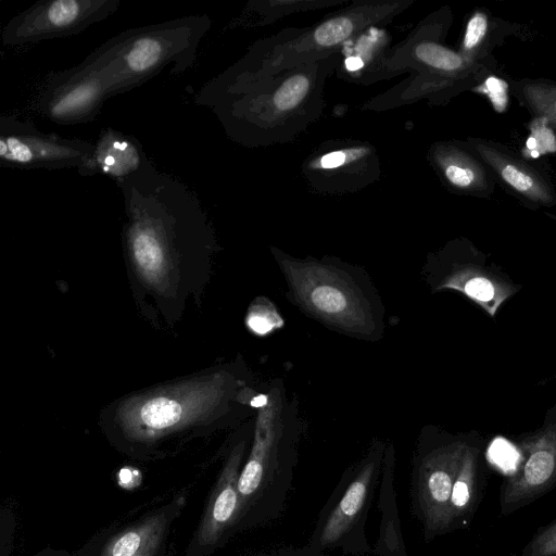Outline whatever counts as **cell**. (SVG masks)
I'll use <instances>...</instances> for the list:
<instances>
[{
    "mask_svg": "<svg viewBox=\"0 0 556 556\" xmlns=\"http://www.w3.org/2000/svg\"><path fill=\"white\" fill-rule=\"evenodd\" d=\"M185 505L186 496L179 495L121 528L106 530L81 556H166L172 527Z\"/></svg>",
    "mask_w": 556,
    "mask_h": 556,
    "instance_id": "obj_15",
    "label": "cell"
},
{
    "mask_svg": "<svg viewBox=\"0 0 556 556\" xmlns=\"http://www.w3.org/2000/svg\"><path fill=\"white\" fill-rule=\"evenodd\" d=\"M301 175L308 188L325 195L358 192L381 176L378 149L359 139H329L306 155Z\"/></svg>",
    "mask_w": 556,
    "mask_h": 556,
    "instance_id": "obj_10",
    "label": "cell"
},
{
    "mask_svg": "<svg viewBox=\"0 0 556 556\" xmlns=\"http://www.w3.org/2000/svg\"><path fill=\"white\" fill-rule=\"evenodd\" d=\"M509 89L520 105L546 121L556 134V81L547 78L511 79Z\"/></svg>",
    "mask_w": 556,
    "mask_h": 556,
    "instance_id": "obj_25",
    "label": "cell"
},
{
    "mask_svg": "<svg viewBox=\"0 0 556 556\" xmlns=\"http://www.w3.org/2000/svg\"><path fill=\"white\" fill-rule=\"evenodd\" d=\"M515 28L517 26L493 16L485 9H475L466 20L457 51L472 62L491 61L494 48L513 35Z\"/></svg>",
    "mask_w": 556,
    "mask_h": 556,
    "instance_id": "obj_23",
    "label": "cell"
},
{
    "mask_svg": "<svg viewBox=\"0 0 556 556\" xmlns=\"http://www.w3.org/2000/svg\"><path fill=\"white\" fill-rule=\"evenodd\" d=\"M93 144L91 156L78 168L83 176L104 175L119 185L151 162L137 138L111 127L103 128Z\"/></svg>",
    "mask_w": 556,
    "mask_h": 556,
    "instance_id": "obj_20",
    "label": "cell"
},
{
    "mask_svg": "<svg viewBox=\"0 0 556 556\" xmlns=\"http://www.w3.org/2000/svg\"><path fill=\"white\" fill-rule=\"evenodd\" d=\"M34 556H70L65 552L52 549V548H46L45 551H41L40 553L34 555Z\"/></svg>",
    "mask_w": 556,
    "mask_h": 556,
    "instance_id": "obj_31",
    "label": "cell"
},
{
    "mask_svg": "<svg viewBox=\"0 0 556 556\" xmlns=\"http://www.w3.org/2000/svg\"><path fill=\"white\" fill-rule=\"evenodd\" d=\"M253 433L239 478L240 513L236 533L277 521L290 497L304 431L295 397L283 380H271L253 402Z\"/></svg>",
    "mask_w": 556,
    "mask_h": 556,
    "instance_id": "obj_4",
    "label": "cell"
},
{
    "mask_svg": "<svg viewBox=\"0 0 556 556\" xmlns=\"http://www.w3.org/2000/svg\"><path fill=\"white\" fill-rule=\"evenodd\" d=\"M253 426L254 421L245 424L231 442L185 556H210L236 533L240 513L239 478Z\"/></svg>",
    "mask_w": 556,
    "mask_h": 556,
    "instance_id": "obj_11",
    "label": "cell"
},
{
    "mask_svg": "<svg viewBox=\"0 0 556 556\" xmlns=\"http://www.w3.org/2000/svg\"><path fill=\"white\" fill-rule=\"evenodd\" d=\"M117 187L126 214L125 255L140 283L169 295L184 281V269L208 268L217 242L192 190L160 172L152 161Z\"/></svg>",
    "mask_w": 556,
    "mask_h": 556,
    "instance_id": "obj_1",
    "label": "cell"
},
{
    "mask_svg": "<svg viewBox=\"0 0 556 556\" xmlns=\"http://www.w3.org/2000/svg\"><path fill=\"white\" fill-rule=\"evenodd\" d=\"M467 142L491 168L506 190L531 207H552L556 190L547 174L496 141L468 137Z\"/></svg>",
    "mask_w": 556,
    "mask_h": 556,
    "instance_id": "obj_16",
    "label": "cell"
},
{
    "mask_svg": "<svg viewBox=\"0 0 556 556\" xmlns=\"http://www.w3.org/2000/svg\"><path fill=\"white\" fill-rule=\"evenodd\" d=\"M346 3V0H250L242 10L238 24L247 27H263L296 13Z\"/></svg>",
    "mask_w": 556,
    "mask_h": 556,
    "instance_id": "obj_24",
    "label": "cell"
},
{
    "mask_svg": "<svg viewBox=\"0 0 556 556\" xmlns=\"http://www.w3.org/2000/svg\"><path fill=\"white\" fill-rule=\"evenodd\" d=\"M248 556H331L326 553H320L308 548L307 546L300 548H276L266 552H260Z\"/></svg>",
    "mask_w": 556,
    "mask_h": 556,
    "instance_id": "obj_29",
    "label": "cell"
},
{
    "mask_svg": "<svg viewBox=\"0 0 556 556\" xmlns=\"http://www.w3.org/2000/svg\"><path fill=\"white\" fill-rule=\"evenodd\" d=\"M469 488L468 484L458 479L453 484L452 495H451V504L455 507H464L469 501Z\"/></svg>",
    "mask_w": 556,
    "mask_h": 556,
    "instance_id": "obj_30",
    "label": "cell"
},
{
    "mask_svg": "<svg viewBox=\"0 0 556 556\" xmlns=\"http://www.w3.org/2000/svg\"><path fill=\"white\" fill-rule=\"evenodd\" d=\"M269 252L286 283L285 295L304 315L337 333L376 343L387 331V311L369 274L337 256L296 257Z\"/></svg>",
    "mask_w": 556,
    "mask_h": 556,
    "instance_id": "obj_5",
    "label": "cell"
},
{
    "mask_svg": "<svg viewBox=\"0 0 556 556\" xmlns=\"http://www.w3.org/2000/svg\"><path fill=\"white\" fill-rule=\"evenodd\" d=\"M252 381L243 361H236L204 377L134 396L115 410L109 437L129 456L156 458L174 441L245 416L260 393Z\"/></svg>",
    "mask_w": 556,
    "mask_h": 556,
    "instance_id": "obj_2",
    "label": "cell"
},
{
    "mask_svg": "<svg viewBox=\"0 0 556 556\" xmlns=\"http://www.w3.org/2000/svg\"><path fill=\"white\" fill-rule=\"evenodd\" d=\"M424 275L433 292L452 290L463 293L491 317L496 315L501 304L515 292L511 285L473 264L453 263L445 273L424 270Z\"/></svg>",
    "mask_w": 556,
    "mask_h": 556,
    "instance_id": "obj_21",
    "label": "cell"
},
{
    "mask_svg": "<svg viewBox=\"0 0 556 556\" xmlns=\"http://www.w3.org/2000/svg\"><path fill=\"white\" fill-rule=\"evenodd\" d=\"M426 159L441 184L459 195L486 198L496 179L467 140H438L428 148Z\"/></svg>",
    "mask_w": 556,
    "mask_h": 556,
    "instance_id": "obj_18",
    "label": "cell"
},
{
    "mask_svg": "<svg viewBox=\"0 0 556 556\" xmlns=\"http://www.w3.org/2000/svg\"><path fill=\"white\" fill-rule=\"evenodd\" d=\"M212 26L206 14L128 28L111 37L80 63L102 84L108 98L141 86L170 67L175 76L192 68Z\"/></svg>",
    "mask_w": 556,
    "mask_h": 556,
    "instance_id": "obj_8",
    "label": "cell"
},
{
    "mask_svg": "<svg viewBox=\"0 0 556 556\" xmlns=\"http://www.w3.org/2000/svg\"><path fill=\"white\" fill-rule=\"evenodd\" d=\"M108 99L100 80L79 63L48 74L37 92L35 106L55 124L75 125L92 122Z\"/></svg>",
    "mask_w": 556,
    "mask_h": 556,
    "instance_id": "obj_14",
    "label": "cell"
},
{
    "mask_svg": "<svg viewBox=\"0 0 556 556\" xmlns=\"http://www.w3.org/2000/svg\"><path fill=\"white\" fill-rule=\"evenodd\" d=\"M387 445V441L372 440L366 453L344 470L319 511L306 544L308 548L371 555L365 525L378 492Z\"/></svg>",
    "mask_w": 556,
    "mask_h": 556,
    "instance_id": "obj_9",
    "label": "cell"
},
{
    "mask_svg": "<svg viewBox=\"0 0 556 556\" xmlns=\"http://www.w3.org/2000/svg\"><path fill=\"white\" fill-rule=\"evenodd\" d=\"M391 43L386 28H367L342 47L336 76L346 83L369 86L402 75L393 65Z\"/></svg>",
    "mask_w": 556,
    "mask_h": 556,
    "instance_id": "obj_19",
    "label": "cell"
},
{
    "mask_svg": "<svg viewBox=\"0 0 556 556\" xmlns=\"http://www.w3.org/2000/svg\"><path fill=\"white\" fill-rule=\"evenodd\" d=\"M341 56L339 50L255 80L223 81L214 76L194 93L193 102L208 109L227 137L239 146L255 149L287 143L323 115L325 86Z\"/></svg>",
    "mask_w": 556,
    "mask_h": 556,
    "instance_id": "obj_3",
    "label": "cell"
},
{
    "mask_svg": "<svg viewBox=\"0 0 556 556\" xmlns=\"http://www.w3.org/2000/svg\"><path fill=\"white\" fill-rule=\"evenodd\" d=\"M452 22V10L442 7L393 46V65L401 74L409 73L408 77L369 99L361 109L382 112L422 99L431 105H444L462 92L473 91L494 74L495 59L472 62L445 43Z\"/></svg>",
    "mask_w": 556,
    "mask_h": 556,
    "instance_id": "obj_6",
    "label": "cell"
},
{
    "mask_svg": "<svg viewBox=\"0 0 556 556\" xmlns=\"http://www.w3.org/2000/svg\"><path fill=\"white\" fill-rule=\"evenodd\" d=\"M119 5L121 0H41L5 24L2 42L17 47L77 35L108 18Z\"/></svg>",
    "mask_w": 556,
    "mask_h": 556,
    "instance_id": "obj_12",
    "label": "cell"
},
{
    "mask_svg": "<svg viewBox=\"0 0 556 556\" xmlns=\"http://www.w3.org/2000/svg\"><path fill=\"white\" fill-rule=\"evenodd\" d=\"M416 0H354L314 25L288 27L250 45L244 54L215 77L248 81L271 77L341 50L372 26H386Z\"/></svg>",
    "mask_w": 556,
    "mask_h": 556,
    "instance_id": "obj_7",
    "label": "cell"
},
{
    "mask_svg": "<svg viewBox=\"0 0 556 556\" xmlns=\"http://www.w3.org/2000/svg\"><path fill=\"white\" fill-rule=\"evenodd\" d=\"M453 448L432 447L422 431L416 443L410 470V507L426 533L432 530L438 509L451 502L453 478L446 463Z\"/></svg>",
    "mask_w": 556,
    "mask_h": 556,
    "instance_id": "obj_17",
    "label": "cell"
},
{
    "mask_svg": "<svg viewBox=\"0 0 556 556\" xmlns=\"http://www.w3.org/2000/svg\"><path fill=\"white\" fill-rule=\"evenodd\" d=\"M555 468V457L546 448L533 452L525 466V478L532 484L538 485L545 482Z\"/></svg>",
    "mask_w": 556,
    "mask_h": 556,
    "instance_id": "obj_27",
    "label": "cell"
},
{
    "mask_svg": "<svg viewBox=\"0 0 556 556\" xmlns=\"http://www.w3.org/2000/svg\"><path fill=\"white\" fill-rule=\"evenodd\" d=\"M395 477V448L388 442L378 486L380 511L379 535L372 546L375 556H407L397 510Z\"/></svg>",
    "mask_w": 556,
    "mask_h": 556,
    "instance_id": "obj_22",
    "label": "cell"
},
{
    "mask_svg": "<svg viewBox=\"0 0 556 556\" xmlns=\"http://www.w3.org/2000/svg\"><path fill=\"white\" fill-rule=\"evenodd\" d=\"M94 144L77 138L43 132L15 115L0 118V164L14 168H80Z\"/></svg>",
    "mask_w": 556,
    "mask_h": 556,
    "instance_id": "obj_13",
    "label": "cell"
},
{
    "mask_svg": "<svg viewBox=\"0 0 556 556\" xmlns=\"http://www.w3.org/2000/svg\"><path fill=\"white\" fill-rule=\"evenodd\" d=\"M489 456L493 463L504 470H514L518 460L515 447L504 439H496L489 448Z\"/></svg>",
    "mask_w": 556,
    "mask_h": 556,
    "instance_id": "obj_28",
    "label": "cell"
},
{
    "mask_svg": "<svg viewBox=\"0 0 556 556\" xmlns=\"http://www.w3.org/2000/svg\"><path fill=\"white\" fill-rule=\"evenodd\" d=\"M247 327L257 336H266L283 326L275 304L267 298L255 299L249 307Z\"/></svg>",
    "mask_w": 556,
    "mask_h": 556,
    "instance_id": "obj_26",
    "label": "cell"
}]
</instances>
